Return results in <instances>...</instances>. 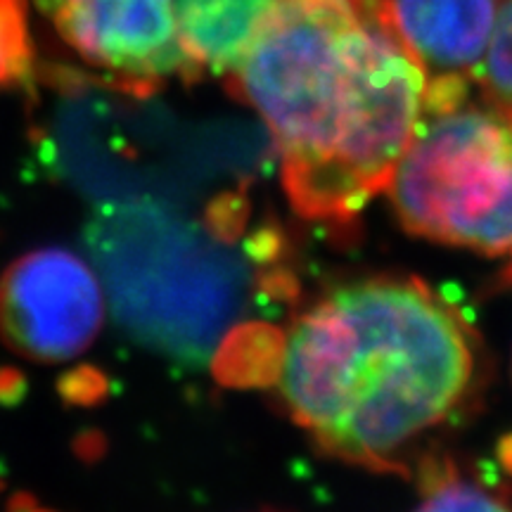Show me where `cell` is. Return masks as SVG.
I'll list each match as a JSON object with an SVG mask.
<instances>
[{
    "label": "cell",
    "instance_id": "obj_1",
    "mask_svg": "<svg viewBox=\"0 0 512 512\" xmlns=\"http://www.w3.org/2000/svg\"><path fill=\"white\" fill-rule=\"evenodd\" d=\"M226 76L266 121L287 197L313 221L354 219L387 190L425 107L392 0H278Z\"/></svg>",
    "mask_w": 512,
    "mask_h": 512
},
{
    "label": "cell",
    "instance_id": "obj_2",
    "mask_svg": "<svg viewBox=\"0 0 512 512\" xmlns=\"http://www.w3.org/2000/svg\"><path fill=\"white\" fill-rule=\"evenodd\" d=\"M275 382L325 451L380 470L456 413L475 349L458 313L418 280L375 278L294 320Z\"/></svg>",
    "mask_w": 512,
    "mask_h": 512
},
{
    "label": "cell",
    "instance_id": "obj_3",
    "mask_svg": "<svg viewBox=\"0 0 512 512\" xmlns=\"http://www.w3.org/2000/svg\"><path fill=\"white\" fill-rule=\"evenodd\" d=\"M387 192L415 235L512 254V107L482 95L422 110Z\"/></svg>",
    "mask_w": 512,
    "mask_h": 512
},
{
    "label": "cell",
    "instance_id": "obj_4",
    "mask_svg": "<svg viewBox=\"0 0 512 512\" xmlns=\"http://www.w3.org/2000/svg\"><path fill=\"white\" fill-rule=\"evenodd\" d=\"M105 318L91 268L67 249L19 256L0 275V339L29 361H67L86 351Z\"/></svg>",
    "mask_w": 512,
    "mask_h": 512
},
{
    "label": "cell",
    "instance_id": "obj_5",
    "mask_svg": "<svg viewBox=\"0 0 512 512\" xmlns=\"http://www.w3.org/2000/svg\"><path fill=\"white\" fill-rule=\"evenodd\" d=\"M69 48L133 93L171 76L195 79L181 46L176 0H36Z\"/></svg>",
    "mask_w": 512,
    "mask_h": 512
},
{
    "label": "cell",
    "instance_id": "obj_6",
    "mask_svg": "<svg viewBox=\"0 0 512 512\" xmlns=\"http://www.w3.org/2000/svg\"><path fill=\"white\" fill-rule=\"evenodd\" d=\"M392 15L427 81L470 79L496 27V0H392Z\"/></svg>",
    "mask_w": 512,
    "mask_h": 512
},
{
    "label": "cell",
    "instance_id": "obj_7",
    "mask_svg": "<svg viewBox=\"0 0 512 512\" xmlns=\"http://www.w3.org/2000/svg\"><path fill=\"white\" fill-rule=\"evenodd\" d=\"M278 0H176L181 46L195 76L228 74Z\"/></svg>",
    "mask_w": 512,
    "mask_h": 512
},
{
    "label": "cell",
    "instance_id": "obj_8",
    "mask_svg": "<svg viewBox=\"0 0 512 512\" xmlns=\"http://www.w3.org/2000/svg\"><path fill=\"white\" fill-rule=\"evenodd\" d=\"M31 46L27 0H0V88L15 86L29 76Z\"/></svg>",
    "mask_w": 512,
    "mask_h": 512
},
{
    "label": "cell",
    "instance_id": "obj_9",
    "mask_svg": "<svg viewBox=\"0 0 512 512\" xmlns=\"http://www.w3.org/2000/svg\"><path fill=\"white\" fill-rule=\"evenodd\" d=\"M477 79L486 98L512 107V0L498 12L491 46Z\"/></svg>",
    "mask_w": 512,
    "mask_h": 512
},
{
    "label": "cell",
    "instance_id": "obj_10",
    "mask_svg": "<svg viewBox=\"0 0 512 512\" xmlns=\"http://www.w3.org/2000/svg\"><path fill=\"white\" fill-rule=\"evenodd\" d=\"M415 512H512V508L479 484L448 479L434 486Z\"/></svg>",
    "mask_w": 512,
    "mask_h": 512
},
{
    "label": "cell",
    "instance_id": "obj_11",
    "mask_svg": "<svg viewBox=\"0 0 512 512\" xmlns=\"http://www.w3.org/2000/svg\"><path fill=\"white\" fill-rule=\"evenodd\" d=\"M10 512H50V510H43L41 505H38L36 501H31L29 496H17L12 498L10 505H8Z\"/></svg>",
    "mask_w": 512,
    "mask_h": 512
}]
</instances>
